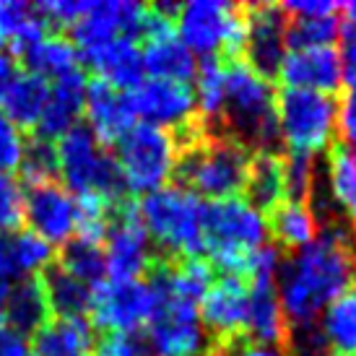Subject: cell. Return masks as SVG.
I'll use <instances>...</instances> for the list:
<instances>
[{"label":"cell","instance_id":"44","mask_svg":"<svg viewBox=\"0 0 356 356\" xmlns=\"http://www.w3.org/2000/svg\"><path fill=\"white\" fill-rule=\"evenodd\" d=\"M338 55H341V68H343V83H348L351 89L356 86V26L341 29Z\"/></svg>","mask_w":356,"mask_h":356},{"label":"cell","instance_id":"32","mask_svg":"<svg viewBox=\"0 0 356 356\" xmlns=\"http://www.w3.org/2000/svg\"><path fill=\"white\" fill-rule=\"evenodd\" d=\"M250 203H255L260 211L276 208L281 200H286V182H284V159L273 151H260L252 156L248 177Z\"/></svg>","mask_w":356,"mask_h":356},{"label":"cell","instance_id":"16","mask_svg":"<svg viewBox=\"0 0 356 356\" xmlns=\"http://www.w3.org/2000/svg\"><path fill=\"white\" fill-rule=\"evenodd\" d=\"M200 320L208 333L221 341H234L245 336L250 312V286L239 276L213 278L211 289L198 305Z\"/></svg>","mask_w":356,"mask_h":356},{"label":"cell","instance_id":"38","mask_svg":"<svg viewBox=\"0 0 356 356\" xmlns=\"http://www.w3.org/2000/svg\"><path fill=\"white\" fill-rule=\"evenodd\" d=\"M24 224V188L8 172H0V237Z\"/></svg>","mask_w":356,"mask_h":356},{"label":"cell","instance_id":"21","mask_svg":"<svg viewBox=\"0 0 356 356\" xmlns=\"http://www.w3.org/2000/svg\"><path fill=\"white\" fill-rule=\"evenodd\" d=\"M55 260V250L26 227H19L0 237V281L40 276Z\"/></svg>","mask_w":356,"mask_h":356},{"label":"cell","instance_id":"48","mask_svg":"<svg viewBox=\"0 0 356 356\" xmlns=\"http://www.w3.org/2000/svg\"><path fill=\"white\" fill-rule=\"evenodd\" d=\"M338 13H343V21H346L348 26H356V0L338 6Z\"/></svg>","mask_w":356,"mask_h":356},{"label":"cell","instance_id":"36","mask_svg":"<svg viewBox=\"0 0 356 356\" xmlns=\"http://www.w3.org/2000/svg\"><path fill=\"white\" fill-rule=\"evenodd\" d=\"M338 37H341L338 13L336 16H320V19H289V50L333 44Z\"/></svg>","mask_w":356,"mask_h":356},{"label":"cell","instance_id":"28","mask_svg":"<svg viewBox=\"0 0 356 356\" xmlns=\"http://www.w3.org/2000/svg\"><path fill=\"white\" fill-rule=\"evenodd\" d=\"M16 60L24 63V70H29V73L44 81H58L76 73V70H83L76 44L58 31H52L47 37L37 40L34 44H29Z\"/></svg>","mask_w":356,"mask_h":356},{"label":"cell","instance_id":"6","mask_svg":"<svg viewBox=\"0 0 356 356\" xmlns=\"http://www.w3.org/2000/svg\"><path fill=\"white\" fill-rule=\"evenodd\" d=\"M60 185L70 195H99L109 203L125 200V179L112 151L104 149L86 122L70 128L55 143Z\"/></svg>","mask_w":356,"mask_h":356},{"label":"cell","instance_id":"4","mask_svg":"<svg viewBox=\"0 0 356 356\" xmlns=\"http://www.w3.org/2000/svg\"><path fill=\"white\" fill-rule=\"evenodd\" d=\"M203 239L211 263L224 276H245L250 257L268 245V216L248 198H227L206 203Z\"/></svg>","mask_w":356,"mask_h":356},{"label":"cell","instance_id":"40","mask_svg":"<svg viewBox=\"0 0 356 356\" xmlns=\"http://www.w3.org/2000/svg\"><path fill=\"white\" fill-rule=\"evenodd\" d=\"M26 146V133H21L3 112H0V172H13L19 169L21 156Z\"/></svg>","mask_w":356,"mask_h":356},{"label":"cell","instance_id":"47","mask_svg":"<svg viewBox=\"0 0 356 356\" xmlns=\"http://www.w3.org/2000/svg\"><path fill=\"white\" fill-rule=\"evenodd\" d=\"M16 76H19V63H16V58L10 52L0 50V102H3L6 91H8V86L13 83Z\"/></svg>","mask_w":356,"mask_h":356},{"label":"cell","instance_id":"20","mask_svg":"<svg viewBox=\"0 0 356 356\" xmlns=\"http://www.w3.org/2000/svg\"><path fill=\"white\" fill-rule=\"evenodd\" d=\"M86 73L76 70L65 79H58L50 83V99L42 112L40 125L34 128V136L47 140L63 138L70 128H76L83 118V104H86Z\"/></svg>","mask_w":356,"mask_h":356},{"label":"cell","instance_id":"18","mask_svg":"<svg viewBox=\"0 0 356 356\" xmlns=\"http://www.w3.org/2000/svg\"><path fill=\"white\" fill-rule=\"evenodd\" d=\"M325 193L320 198V208H315L323 227L325 224H356V151L348 146H336L327 151L323 167Z\"/></svg>","mask_w":356,"mask_h":356},{"label":"cell","instance_id":"2","mask_svg":"<svg viewBox=\"0 0 356 356\" xmlns=\"http://www.w3.org/2000/svg\"><path fill=\"white\" fill-rule=\"evenodd\" d=\"M179 140V159L175 177L179 185L190 190L200 200H227L237 198L248 188L252 151L242 146L232 136L206 138L200 128H190L175 133Z\"/></svg>","mask_w":356,"mask_h":356},{"label":"cell","instance_id":"33","mask_svg":"<svg viewBox=\"0 0 356 356\" xmlns=\"http://www.w3.org/2000/svg\"><path fill=\"white\" fill-rule=\"evenodd\" d=\"M58 263L65 273H70L73 278H79L81 284L86 286H97L107 278V257H104V248L99 242H89L83 237H73L70 242H65L60 252L55 255Z\"/></svg>","mask_w":356,"mask_h":356},{"label":"cell","instance_id":"30","mask_svg":"<svg viewBox=\"0 0 356 356\" xmlns=\"http://www.w3.org/2000/svg\"><path fill=\"white\" fill-rule=\"evenodd\" d=\"M40 276H42V284H44V291H47L52 317H63V320L89 317L91 286L81 284L79 278L65 273L55 260L42 270Z\"/></svg>","mask_w":356,"mask_h":356},{"label":"cell","instance_id":"23","mask_svg":"<svg viewBox=\"0 0 356 356\" xmlns=\"http://www.w3.org/2000/svg\"><path fill=\"white\" fill-rule=\"evenodd\" d=\"M81 60H86V65L97 73V79L107 81L109 86H115L120 91H133L146 76L140 44L133 40L109 42V44Z\"/></svg>","mask_w":356,"mask_h":356},{"label":"cell","instance_id":"13","mask_svg":"<svg viewBox=\"0 0 356 356\" xmlns=\"http://www.w3.org/2000/svg\"><path fill=\"white\" fill-rule=\"evenodd\" d=\"M128 99L133 115L140 122H149L172 133L195 125L198 104H195L193 83L143 79L136 89L128 91Z\"/></svg>","mask_w":356,"mask_h":356},{"label":"cell","instance_id":"34","mask_svg":"<svg viewBox=\"0 0 356 356\" xmlns=\"http://www.w3.org/2000/svg\"><path fill=\"white\" fill-rule=\"evenodd\" d=\"M193 91H195V104L203 120H221L224 97H227V65L218 58H206L203 63H198Z\"/></svg>","mask_w":356,"mask_h":356},{"label":"cell","instance_id":"31","mask_svg":"<svg viewBox=\"0 0 356 356\" xmlns=\"http://www.w3.org/2000/svg\"><path fill=\"white\" fill-rule=\"evenodd\" d=\"M330 356H356V286L325 307L317 320Z\"/></svg>","mask_w":356,"mask_h":356},{"label":"cell","instance_id":"43","mask_svg":"<svg viewBox=\"0 0 356 356\" xmlns=\"http://www.w3.org/2000/svg\"><path fill=\"white\" fill-rule=\"evenodd\" d=\"M216 356H286L281 346H268V343H257V341H250V338H234V341H227L224 346L218 348Z\"/></svg>","mask_w":356,"mask_h":356},{"label":"cell","instance_id":"26","mask_svg":"<svg viewBox=\"0 0 356 356\" xmlns=\"http://www.w3.org/2000/svg\"><path fill=\"white\" fill-rule=\"evenodd\" d=\"M250 286V312L245 338L268 343V346H281L289 333L286 317L278 302L276 281H252Z\"/></svg>","mask_w":356,"mask_h":356},{"label":"cell","instance_id":"14","mask_svg":"<svg viewBox=\"0 0 356 356\" xmlns=\"http://www.w3.org/2000/svg\"><path fill=\"white\" fill-rule=\"evenodd\" d=\"M289 16L281 6L257 3L245 8V44L250 68L263 73L266 79L278 76V68L289 52Z\"/></svg>","mask_w":356,"mask_h":356},{"label":"cell","instance_id":"17","mask_svg":"<svg viewBox=\"0 0 356 356\" xmlns=\"http://www.w3.org/2000/svg\"><path fill=\"white\" fill-rule=\"evenodd\" d=\"M278 79L286 83V89H305L333 97L343 83L338 47L336 44H323V47L289 50L281 68H278Z\"/></svg>","mask_w":356,"mask_h":356},{"label":"cell","instance_id":"41","mask_svg":"<svg viewBox=\"0 0 356 356\" xmlns=\"http://www.w3.org/2000/svg\"><path fill=\"white\" fill-rule=\"evenodd\" d=\"M143 346H140L138 336H128V333H102L94 341L91 356H140Z\"/></svg>","mask_w":356,"mask_h":356},{"label":"cell","instance_id":"5","mask_svg":"<svg viewBox=\"0 0 356 356\" xmlns=\"http://www.w3.org/2000/svg\"><path fill=\"white\" fill-rule=\"evenodd\" d=\"M276 97L273 83L263 73H257L242 60L229 63L221 120L232 138L248 149H257V154L273 149V143H278Z\"/></svg>","mask_w":356,"mask_h":356},{"label":"cell","instance_id":"19","mask_svg":"<svg viewBox=\"0 0 356 356\" xmlns=\"http://www.w3.org/2000/svg\"><path fill=\"white\" fill-rule=\"evenodd\" d=\"M86 125L97 136L102 146H115L133 125L136 115L130 107L128 91H120L109 86L107 81L94 79L86 86V104H83Z\"/></svg>","mask_w":356,"mask_h":356},{"label":"cell","instance_id":"50","mask_svg":"<svg viewBox=\"0 0 356 356\" xmlns=\"http://www.w3.org/2000/svg\"><path fill=\"white\" fill-rule=\"evenodd\" d=\"M0 44H3V37H0Z\"/></svg>","mask_w":356,"mask_h":356},{"label":"cell","instance_id":"8","mask_svg":"<svg viewBox=\"0 0 356 356\" xmlns=\"http://www.w3.org/2000/svg\"><path fill=\"white\" fill-rule=\"evenodd\" d=\"M115 161L125 179L128 193L149 195L169 185L177 172L179 140L172 130L156 128L149 122H136L115 143Z\"/></svg>","mask_w":356,"mask_h":356},{"label":"cell","instance_id":"46","mask_svg":"<svg viewBox=\"0 0 356 356\" xmlns=\"http://www.w3.org/2000/svg\"><path fill=\"white\" fill-rule=\"evenodd\" d=\"M0 356H29L26 338L10 327L0 325Z\"/></svg>","mask_w":356,"mask_h":356},{"label":"cell","instance_id":"11","mask_svg":"<svg viewBox=\"0 0 356 356\" xmlns=\"http://www.w3.org/2000/svg\"><path fill=\"white\" fill-rule=\"evenodd\" d=\"M102 248L107 257V278L115 281H133L146 276L156 263L154 245L140 224L138 208L130 200L115 203Z\"/></svg>","mask_w":356,"mask_h":356},{"label":"cell","instance_id":"39","mask_svg":"<svg viewBox=\"0 0 356 356\" xmlns=\"http://www.w3.org/2000/svg\"><path fill=\"white\" fill-rule=\"evenodd\" d=\"M284 343H286V348H284L286 356H330L325 338L320 333L317 323H312V325L289 327Z\"/></svg>","mask_w":356,"mask_h":356},{"label":"cell","instance_id":"37","mask_svg":"<svg viewBox=\"0 0 356 356\" xmlns=\"http://www.w3.org/2000/svg\"><path fill=\"white\" fill-rule=\"evenodd\" d=\"M284 159V182L286 200H307L317 188V164L312 156L286 154Z\"/></svg>","mask_w":356,"mask_h":356},{"label":"cell","instance_id":"9","mask_svg":"<svg viewBox=\"0 0 356 356\" xmlns=\"http://www.w3.org/2000/svg\"><path fill=\"white\" fill-rule=\"evenodd\" d=\"M175 31L195 58L234 55L245 44V8L227 0H190L177 8Z\"/></svg>","mask_w":356,"mask_h":356},{"label":"cell","instance_id":"10","mask_svg":"<svg viewBox=\"0 0 356 356\" xmlns=\"http://www.w3.org/2000/svg\"><path fill=\"white\" fill-rule=\"evenodd\" d=\"M156 309V294L146 278L115 281L104 278L91 289L89 323L102 333H128L138 336L151 323Z\"/></svg>","mask_w":356,"mask_h":356},{"label":"cell","instance_id":"25","mask_svg":"<svg viewBox=\"0 0 356 356\" xmlns=\"http://www.w3.org/2000/svg\"><path fill=\"white\" fill-rule=\"evenodd\" d=\"M143 70L149 79L161 81H179V83H193L198 60L195 55L179 42L177 31H167L143 42Z\"/></svg>","mask_w":356,"mask_h":356},{"label":"cell","instance_id":"45","mask_svg":"<svg viewBox=\"0 0 356 356\" xmlns=\"http://www.w3.org/2000/svg\"><path fill=\"white\" fill-rule=\"evenodd\" d=\"M338 133L348 146H356V86H351L346 97L338 102Z\"/></svg>","mask_w":356,"mask_h":356},{"label":"cell","instance_id":"1","mask_svg":"<svg viewBox=\"0 0 356 356\" xmlns=\"http://www.w3.org/2000/svg\"><path fill=\"white\" fill-rule=\"evenodd\" d=\"M356 286V257L343 224H325L312 245L291 252L276 278L286 325H312L330 302Z\"/></svg>","mask_w":356,"mask_h":356},{"label":"cell","instance_id":"12","mask_svg":"<svg viewBox=\"0 0 356 356\" xmlns=\"http://www.w3.org/2000/svg\"><path fill=\"white\" fill-rule=\"evenodd\" d=\"M146 333H149V346L156 356L208 354V330L200 320L198 305L185 299L156 294V309L146 325Z\"/></svg>","mask_w":356,"mask_h":356},{"label":"cell","instance_id":"7","mask_svg":"<svg viewBox=\"0 0 356 356\" xmlns=\"http://www.w3.org/2000/svg\"><path fill=\"white\" fill-rule=\"evenodd\" d=\"M278 143L289 154L317 159L330 151L338 136V102L330 94L284 89L276 97Z\"/></svg>","mask_w":356,"mask_h":356},{"label":"cell","instance_id":"49","mask_svg":"<svg viewBox=\"0 0 356 356\" xmlns=\"http://www.w3.org/2000/svg\"><path fill=\"white\" fill-rule=\"evenodd\" d=\"M351 250H354V257H356V224H354V245H351Z\"/></svg>","mask_w":356,"mask_h":356},{"label":"cell","instance_id":"24","mask_svg":"<svg viewBox=\"0 0 356 356\" xmlns=\"http://www.w3.org/2000/svg\"><path fill=\"white\" fill-rule=\"evenodd\" d=\"M320 232H323V221L315 208L309 206V200H281L276 208H270L268 237H273L276 248L297 252L312 245Z\"/></svg>","mask_w":356,"mask_h":356},{"label":"cell","instance_id":"22","mask_svg":"<svg viewBox=\"0 0 356 356\" xmlns=\"http://www.w3.org/2000/svg\"><path fill=\"white\" fill-rule=\"evenodd\" d=\"M52 320V309L47 302V291L42 284V276L21 278L19 284L8 289V299L3 307V323L6 327L16 330L21 336H34L37 330Z\"/></svg>","mask_w":356,"mask_h":356},{"label":"cell","instance_id":"42","mask_svg":"<svg viewBox=\"0 0 356 356\" xmlns=\"http://www.w3.org/2000/svg\"><path fill=\"white\" fill-rule=\"evenodd\" d=\"M289 19H320V16H336L338 3L330 0H291L281 6Z\"/></svg>","mask_w":356,"mask_h":356},{"label":"cell","instance_id":"15","mask_svg":"<svg viewBox=\"0 0 356 356\" xmlns=\"http://www.w3.org/2000/svg\"><path fill=\"white\" fill-rule=\"evenodd\" d=\"M76 195L60 182L24 188V224L47 245H65L76 237Z\"/></svg>","mask_w":356,"mask_h":356},{"label":"cell","instance_id":"35","mask_svg":"<svg viewBox=\"0 0 356 356\" xmlns=\"http://www.w3.org/2000/svg\"><path fill=\"white\" fill-rule=\"evenodd\" d=\"M19 172H21L24 185L60 182L55 143L29 133V136H26V146H24V156H21V164H19Z\"/></svg>","mask_w":356,"mask_h":356},{"label":"cell","instance_id":"27","mask_svg":"<svg viewBox=\"0 0 356 356\" xmlns=\"http://www.w3.org/2000/svg\"><path fill=\"white\" fill-rule=\"evenodd\" d=\"M50 99V81L34 76L29 70H19V76L8 86L3 97V115L21 130V133H34L40 125L42 112Z\"/></svg>","mask_w":356,"mask_h":356},{"label":"cell","instance_id":"3","mask_svg":"<svg viewBox=\"0 0 356 356\" xmlns=\"http://www.w3.org/2000/svg\"><path fill=\"white\" fill-rule=\"evenodd\" d=\"M136 208L151 245L164 260H190L206 252V203L182 185H164L149 195H140Z\"/></svg>","mask_w":356,"mask_h":356},{"label":"cell","instance_id":"29","mask_svg":"<svg viewBox=\"0 0 356 356\" xmlns=\"http://www.w3.org/2000/svg\"><path fill=\"white\" fill-rule=\"evenodd\" d=\"M94 341L97 338L89 317H52L47 325L34 333L31 351L34 356H91Z\"/></svg>","mask_w":356,"mask_h":356}]
</instances>
